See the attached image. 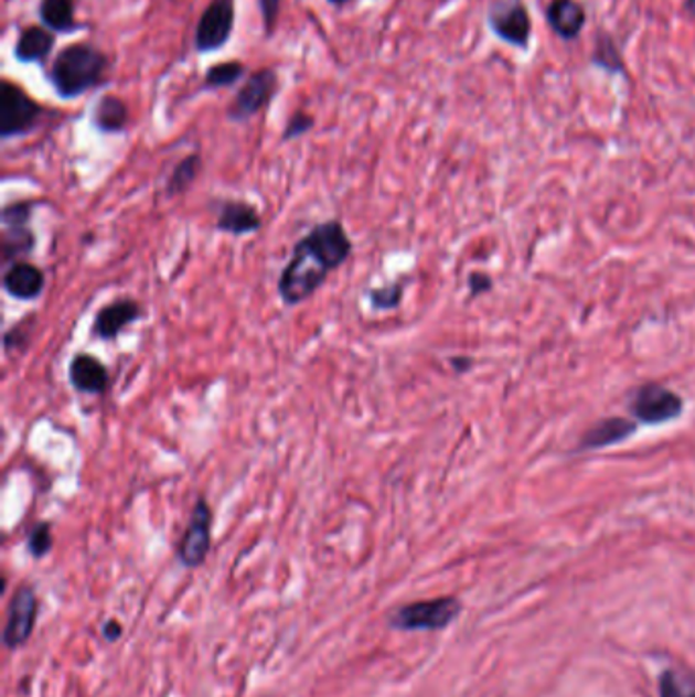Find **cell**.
<instances>
[{
    "instance_id": "obj_1",
    "label": "cell",
    "mask_w": 695,
    "mask_h": 697,
    "mask_svg": "<svg viewBox=\"0 0 695 697\" xmlns=\"http://www.w3.org/2000/svg\"><path fill=\"white\" fill-rule=\"evenodd\" d=\"M353 251V243L341 221H324L296 243L295 251L278 282L286 307H298L314 294L334 269L341 268Z\"/></svg>"
},
{
    "instance_id": "obj_2",
    "label": "cell",
    "mask_w": 695,
    "mask_h": 697,
    "mask_svg": "<svg viewBox=\"0 0 695 697\" xmlns=\"http://www.w3.org/2000/svg\"><path fill=\"white\" fill-rule=\"evenodd\" d=\"M107 69V55L93 43L81 41L67 45L55 55L47 78L57 95L66 100H74L103 84Z\"/></svg>"
},
{
    "instance_id": "obj_3",
    "label": "cell",
    "mask_w": 695,
    "mask_h": 697,
    "mask_svg": "<svg viewBox=\"0 0 695 697\" xmlns=\"http://www.w3.org/2000/svg\"><path fill=\"white\" fill-rule=\"evenodd\" d=\"M630 415L646 427H659L667 425L671 420H677L683 415V398L673 389L649 382L634 389L630 396Z\"/></svg>"
},
{
    "instance_id": "obj_4",
    "label": "cell",
    "mask_w": 695,
    "mask_h": 697,
    "mask_svg": "<svg viewBox=\"0 0 695 697\" xmlns=\"http://www.w3.org/2000/svg\"><path fill=\"white\" fill-rule=\"evenodd\" d=\"M461 612V603L455 598H437L425 602L408 603L389 616V626L396 631H442Z\"/></svg>"
},
{
    "instance_id": "obj_5",
    "label": "cell",
    "mask_w": 695,
    "mask_h": 697,
    "mask_svg": "<svg viewBox=\"0 0 695 697\" xmlns=\"http://www.w3.org/2000/svg\"><path fill=\"white\" fill-rule=\"evenodd\" d=\"M43 117V108L38 100L11 81L0 84V135L2 139H13L33 131Z\"/></svg>"
},
{
    "instance_id": "obj_6",
    "label": "cell",
    "mask_w": 695,
    "mask_h": 697,
    "mask_svg": "<svg viewBox=\"0 0 695 697\" xmlns=\"http://www.w3.org/2000/svg\"><path fill=\"white\" fill-rule=\"evenodd\" d=\"M213 545V510L204 497L194 504L190 523L178 543V561L186 569L201 567Z\"/></svg>"
},
{
    "instance_id": "obj_7",
    "label": "cell",
    "mask_w": 695,
    "mask_h": 697,
    "mask_svg": "<svg viewBox=\"0 0 695 697\" xmlns=\"http://www.w3.org/2000/svg\"><path fill=\"white\" fill-rule=\"evenodd\" d=\"M488 23L498 40L526 50L533 37V21L521 0L495 2L488 13Z\"/></svg>"
},
{
    "instance_id": "obj_8",
    "label": "cell",
    "mask_w": 695,
    "mask_h": 697,
    "mask_svg": "<svg viewBox=\"0 0 695 697\" xmlns=\"http://www.w3.org/2000/svg\"><path fill=\"white\" fill-rule=\"evenodd\" d=\"M235 28V0H213L199 19L194 45L201 54L218 52Z\"/></svg>"
},
{
    "instance_id": "obj_9",
    "label": "cell",
    "mask_w": 695,
    "mask_h": 697,
    "mask_svg": "<svg viewBox=\"0 0 695 697\" xmlns=\"http://www.w3.org/2000/svg\"><path fill=\"white\" fill-rule=\"evenodd\" d=\"M276 88H278L276 72L269 67L257 69L245 81L233 105L228 107V119L235 122L252 119L261 108L268 107L269 100L276 95Z\"/></svg>"
},
{
    "instance_id": "obj_10",
    "label": "cell",
    "mask_w": 695,
    "mask_h": 697,
    "mask_svg": "<svg viewBox=\"0 0 695 697\" xmlns=\"http://www.w3.org/2000/svg\"><path fill=\"white\" fill-rule=\"evenodd\" d=\"M38 593L31 586H21L14 591L13 600L9 605V614H7V624H4V646L17 651L19 646L28 643L35 629V620H38Z\"/></svg>"
},
{
    "instance_id": "obj_11",
    "label": "cell",
    "mask_w": 695,
    "mask_h": 697,
    "mask_svg": "<svg viewBox=\"0 0 695 697\" xmlns=\"http://www.w3.org/2000/svg\"><path fill=\"white\" fill-rule=\"evenodd\" d=\"M637 429L639 425L634 418H624V416L603 418L586 430V435L577 444V451H598V449L624 443L630 437L637 435Z\"/></svg>"
},
{
    "instance_id": "obj_12",
    "label": "cell",
    "mask_w": 695,
    "mask_h": 697,
    "mask_svg": "<svg viewBox=\"0 0 695 697\" xmlns=\"http://www.w3.org/2000/svg\"><path fill=\"white\" fill-rule=\"evenodd\" d=\"M141 317H143V309L141 304L135 302L133 298H119L107 304L105 309L98 310L94 319L93 333L103 341H110L121 335L122 329H127L131 322L139 321Z\"/></svg>"
},
{
    "instance_id": "obj_13",
    "label": "cell",
    "mask_w": 695,
    "mask_h": 697,
    "mask_svg": "<svg viewBox=\"0 0 695 697\" xmlns=\"http://www.w3.org/2000/svg\"><path fill=\"white\" fill-rule=\"evenodd\" d=\"M67 377L72 388L78 389L81 394H90V396H103L108 388V369L105 363L98 362L88 353H78L67 369Z\"/></svg>"
},
{
    "instance_id": "obj_14",
    "label": "cell",
    "mask_w": 695,
    "mask_h": 697,
    "mask_svg": "<svg viewBox=\"0 0 695 697\" xmlns=\"http://www.w3.org/2000/svg\"><path fill=\"white\" fill-rule=\"evenodd\" d=\"M545 17L548 28L565 41L577 40L588 21L584 4L577 0H550Z\"/></svg>"
},
{
    "instance_id": "obj_15",
    "label": "cell",
    "mask_w": 695,
    "mask_h": 697,
    "mask_svg": "<svg viewBox=\"0 0 695 697\" xmlns=\"http://www.w3.org/2000/svg\"><path fill=\"white\" fill-rule=\"evenodd\" d=\"M2 286L7 294L13 296L17 300H35L45 288V276L38 266L28 261H17L7 269Z\"/></svg>"
},
{
    "instance_id": "obj_16",
    "label": "cell",
    "mask_w": 695,
    "mask_h": 697,
    "mask_svg": "<svg viewBox=\"0 0 695 697\" xmlns=\"http://www.w3.org/2000/svg\"><path fill=\"white\" fill-rule=\"evenodd\" d=\"M261 227V216L249 202L227 201L221 206L216 228L228 235H249Z\"/></svg>"
},
{
    "instance_id": "obj_17",
    "label": "cell",
    "mask_w": 695,
    "mask_h": 697,
    "mask_svg": "<svg viewBox=\"0 0 695 697\" xmlns=\"http://www.w3.org/2000/svg\"><path fill=\"white\" fill-rule=\"evenodd\" d=\"M55 45L54 31L47 28L31 25L21 31L19 40L14 43V57L21 64H40L52 54Z\"/></svg>"
},
{
    "instance_id": "obj_18",
    "label": "cell",
    "mask_w": 695,
    "mask_h": 697,
    "mask_svg": "<svg viewBox=\"0 0 695 697\" xmlns=\"http://www.w3.org/2000/svg\"><path fill=\"white\" fill-rule=\"evenodd\" d=\"M129 121V108L119 96H103L94 107V127L103 133H119Z\"/></svg>"
},
{
    "instance_id": "obj_19",
    "label": "cell",
    "mask_w": 695,
    "mask_h": 697,
    "mask_svg": "<svg viewBox=\"0 0 695 697\" xmlns=\"http://www.w3.org/2000/svg\"><path fill=\"white\" fill-rule=\"evenodd\" d=\"M40 17L43 25L54 33H70L76 29L74 0H41Z\"/></svg>"
},
{
    "instance_id": "obj_20",
    "label": "cell",
    "mask_w": 695,
    "mask_h": 697,
    "mask_svg": "<svg viewBox=\"0 0 695 697\" xmlns=\"http://www.w3.org/2000/svg\"><path fill=\"white\" fill-rule=\"evenodd\" d=\"M591 64L600 67L603 72H608V74H624L627 72L624 62H622V55L618 52L614 40L606 31L598 33V37H596Z\"/></svg>"
},
{
    "instance_id": "obj_21",
    "label": "cell",
    "mask_w": 695,
    "mask_h": 697,
    "mask_svg": "<svg viewBox=\"0 0 695 697\" xmlns=\"http://www.w3.org/2000/svg\"><path fill=\"white\" fill-rule=\"evenodd\" d=\"M201 172V156L199 153H190L184 160L180 161L174 168V172L168 180L165 192L168 196H178L184 194L196 180V175Z\"/></svg>"
},
{
    "instance_id": "obj_22",
    "label": "cell",
    "mask_w": 695,
    "mask_h": 697,
    "mask_svg": "<svg viewBox=\"0 0 695 697\" xmlns=\"http://www.w3.org/2000/svg\"><path fill=\"white\" fill-rule=\"evenodd\" d=\"M245 67L242 62H221L216 66L209 67L204 74V88L206 90H218L233 86L235 82L242 81Z\"/></svg>"
},
{
    "instance_id": "obj_23",
    "label": "cell",
    "mask_w": 695,
    "mask_h": 697,
    "mask_svg": "<svg viewBox=\"0 0 695 697\" xmlns=\"http://www.w3.org/2000/svg\"><path fill=\"white\" fill-rule=\"evenodd\" d=\"M35 237L28 227H7L2 235V259L11 261L19 255H25L33 249Z\"/></svg>"
},
{
    "instance_id": "obj_24",
    "label": "cell",
    "mask_w": 695,
    "mask_h": 697,
    "mask_svg": "<svg viewBox=\"0 0 695 697\" xmlns=\"http://www.w3.org/2000/svg\"><path fill=\"white\" fill-rule=\"evenodd\" d=\"M402 294H404V286L400 282L388 283V286L370 290V302L375 310L398 309Z\"/></svg>"
},
{
    "instance_id": "obj_25",
    "label": "cell",
    "mask_w": 695,
    "mask_h": 697,
    "mask_svg": "<svg viewBox=\"0 0 695 697\" xmlns=\"http://www.w3.org/2000/svg\"><path fill=\"white\" fill-rule=\"evenodd\" d=\"M54 545L52 526L47 523L35 524L28 537V550L35 559H43Z\"/></svg>"
},
{
    "instance_id": "obj_26",
    "label": "cell",
    "mask_w": 695,
    "mask_h": 697,
    "mask_svg": "<svg viewBox=\"0 0 695 697\" xmlns=\"http://www.w3.org/2000/svg\"><path fill=\"white\" fill-rule=\"evenodd\" d=\"M661 697H695V682L669 671L661 679Z\"/></svg>"
},
{
    "instance_id": "obj_27",
    "label": "cell",
    "mask_w": 695,
    "mask_h": 697,
    "mask_svg": "<svg viewBox=\"0 0 695 697\" xmlns=\"http://www.w3.org/2000/svg\"><path fill=\"white\" fill-rule=\"evenodd\" d=\"M29 216H31V202H14L2 208L4 227H28Z\"/></svg>"
},
{
    "instance_id": "obj_28",
    "label": "cell",
    "mask_w": 695,
    "mask_h": 697,
    "mask_svg": "<svg viewBox=\"0 0 695 697\" xmlns=\"http://www.w3.org/2000/svg\"><path fill=\"white\" fill-rule=\"evenodd\" d=\"M314 127V119L307 115V112H302V110H298L295 112L292 117H290V121L286 122V129H284V141H292V139H298V137H302V135L308 133L310 129Z\"/></svg>"
},
{
    "instance_id": "obj_29",
    "label": "cell",
    "mask_w": 695,
    "mask_h": 697,
    "mask_svg": "<svg viewBox=\"0 0 695 697\" xmlns=\"http://www.w3.org/2000/svg\"><path fill=\"white\" fill-rule=\"evenodd\" d=\"M281 0H259V11H261V21L266 33L271 35L274 29L278 25V17H280Z\"/></svg>"
},
{
    "instance_id": "obj_30",
    "label": "cell",
    "mask_w": 695,
    "mask_h": 697,
    "mask_svg": "<svg viewBox=\"0 0 695 697\" xmlns=\"http://www.w3.org/2000/svg\"><path fill=\"white\" fill-rule=\"evenodd\" d=\"M29 335L28 331H23L21 326H14L7 335H4V349L11 353L14 349H23L28 345Z\"/></svg>"
},
{
    "instance_id": "obj_31",
    "label": "cell",
    "mask_w": 695,
    "mask_h": 697,
    "mask_svg": "<svg viewBox=\"0 0 695 697\" xmlns=\"http://www.w3.org/2000/svg\"><path fill=\"white\" fill-rule=\"evenodd\" d=\"M469 288H471V294H480V292H485V290L492 288V280L488 276H483V274H473L469 278Z\"/></svg>"
},
{
    "instance_id": "obj_32",
    "label": "cell",
    "mask_w": 695,
    "mask_h": 697,
    "mask_svg": "<svg viewBox=\"0 0 695 697\" xmlns=\"http://www.w3.org/2000/svg\"><path fill=\"white\" fill-rule=\"evenodd\" d=\"M121 624L117 620H108L107 624L103 626V636L107 639L108 643H115L121 639Z\"/></svg>"
},
{
    "instance_id": "obj_33",
    "label": "cell",
    "mask_w": 695,
    "mask_h": 697,
    "mask_svg": "<svg viewBox=\"0 0 695 697\" xmlns=\"http://www.w3.org/2000/svg\"><path fill=\"white\" fill-rule=\"evenodd\" d=\"M451 363H453L457 372H466V369H469V363L471 362H469L468 357H455V360H451Z\"/></svg>"
},
{
    "instance_id": "obj_34",
    "label": "cell",
    "mask_w": 695,
    "mask_h": 697,
    "mask_svg": "<svg viewBox=\"0 0 695 697\" xmlns=\"http://www.w3.org/2000/svg\"><path fill=\"white\" fill-rule=\"evenodd\" d=\"M683 11L695 19V0H683Z\"/></svg>"
},
{
    "instance_id": "obj_35",
    "label": "cell",
    "mask_w": 695,
    "mask_h": 697,
    "mask_svg": "<svg viewBox=\"0 0 695 697\" xmlns=\"http://www.w3.org/2000/svg\"><path fill=\"white\" fill-rule=\"evenodd\" d=\"M327 2H331L334 7H341V4H345L349 0H327Z\"/></svg>"
}]
</instances>
